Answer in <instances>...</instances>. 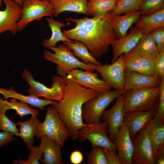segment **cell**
I'll return each instance as SVG.
<instances>
[{
    "instance_id": "obj_1",
    "label": "cell",
    "mask_w": 164,
    "mask_h": 164,
    "mask_svg": "<svg viewBox=\"0 0 164 164\" xmlns=\"http://www.w3.org/2000/svg\"><path fill=\"white\" fill-rule=\"evenodd\" d=\"M111 11L90 18H67L66 21L76 23L71 29L62 31L68 38L84 44L95 58L100 57L108 51L111 43L116 39L112 28Z\"/></svg>"
},
{
    "instance_id": "obj_2",
    "label": "cell",
    "mask_w": 164,
    "mask_h": 164,
    "mask_svg": "<svg viewBox=\"0 0 164 164\" xmlns=\"http://www.w3.org/2000/svg\"><path fill=\"white\" fill-rule=\"evenodd\" d=\"M66 85L62 100L52 104L65 123L73 140L78 139V131L87 124L83 122L82 108L84 103L97 96L95 91L81 86L67 78L63 77Z\"/></svg>"
},
{
    "instance_id": "obj_3",
    "label": "cell",
    "mask_w": 164,
    "mask_h": 164,
    "mask_svg": "<svg viewBox=\"0 0 164 164\" xmlns=\"http://www.w3.org/2000/svg\"><path fill=\"white\" fill-rule=\"evenodd\" d=\"M49 49L53 51L52 53L48 50L44 52L43 57L46 60L57 64V73L63 77L72 70L80 68L89 72L95 70L96 65L90 63L86 64L79 60L73 52L67 46L59 44Z\"/></svg>"
},
{
    "instance_id": "obj_4",
    "label": "cell",
    "mask_w": 164,
    "mask_h": 164,
    "mask_svg": "<svg viewBox=\"0 0 164 164\" xmlns=\"http://www.w3.org/2000/svg\"><path fill=\"white\" fill-rule=\"evenodd\" d=\"M159 93V87L124 92L125 113L145 111L157 108Z\"/></svg>"
},
{
    "instance_id": "obj_5",
    "label": "cell",
    "mask_w": 164,
    "mask_h": 164,
    "mask_svg": "<svg viewBox=\"0 0 164 164\" xmlns=\"http://www.w3.org/2000/svg\"><path fill=\"white\" fill-rule=\"evenodd\" d=\"M45 136L63 147L70 134L55 108L52 106L46 111L44 120L40 122L36 136L37 138Z\"/></svg>"
},
{
    "instance_id": "obj_6",
    "label": "cell",
    "mask_w": 164,
    "mask_h": 164,
    "mask_svg": "<svg viewBox=\"0 0 164 164\" xmlns=\"http://www.w3.org/2000/svg\"><path fill=\"white\" fill-rule=\"evenodd\" d=\"M22 76L30 86L27 90L30 95L37 98L43 97L46 100L57 101L62 99L66 85L63 77L59 75L54 76L52 86L49 87L35 80L31 73L27 69L24 70Z\"/></svg>"
},
{
    "instance_id": "obj_7",
    "label": "cell",
    "mask_w": 164,
    "mask_h": 164,
    "mask_svg": "<svg viewBox=\"0 0 164 164\" xmlns=\"http://www.w3.org/2000/svg\"><path fill=\"white\" fill-rule=\"evenodd\" d=\"M124 92L109 90L99 94L85 102L82 108V117L86 124L91 125L101 121V116L106 108Z\"/></svg>"
},
{
    "instance_id": "obj_8",
    "label": "cell",
    "mask_w": 164,
    "mask_h": 164,
    "mask_svg": "<svg viewBox=\"0 0 164 164\" xmlns=\"http://www.w3.org/2000/svg\"><path fill=\"white\" fill-rule=\"evenodd\" d=\"M22 15L17 22L18 31L24 29L30 22L40 21L45 16L53 17L54 10L50 2L42 0H22Z\"/></svg>"
},
{
    "instance_id": "obj_9",
    "label": "cell",
    "mask_w": 164,
    "mask_h": 164,
    "mask_svg": "<svg viewBox=\"0 0 164 164\" xmlns=\"http://www.w3.org/2000/svg\"><path fill=\"white\" fill-rule=\"evenodd\" d=\"M108 126L105 121L87 125L78 131V139L81 143L86 140H88L92 146H98L117 150L108 135Z\"/></svg>"
},
{
    "instance_id": "obj_10",
    "label": "cell",
    "mask_w": 164,
    "mask_h": 164,
    "mask_svg": "<svg viewBox=\"0 0 164 164\" xmlns=\"http://www.w3.org/2000/svg\"><path fill=\"white\" fill-rule=\"evenodd\" d=\"M122 55L111 64L96 65L95 70L111 88L124 92L125 70Z\"/></svg>"
},
{
    "instance_id": "obj_11",
    "label": "cell",
    "mask_w": 164,
    "mask_h": 164,
    "mask_svg": "<svg viewBox=\"0 0 164 164\" xmlns=\"http://www.w3.org/2000/svg\"><path fill=\"white\" fill-rule=\"evenodd\" d=\"M132 141L134 146L132 164H155L152 145L147 129L139 131Z\"/></svg>"
},
{
    "instance_id": "obj_12",
    "label": "cell",
    "mask_w": 164,
    "mask_h": 164,
    "mask_svg": "<svg viewBox=\"0 0 164 164\" xmlns=\"http://www.w3.org/2000/svg\"><path fill=\"white\" fill-rule=\"evenodd\" d=\"M67 77L79 85L92 89L99 94L110 90L111 87L98 74L87 71L75 69L67 74Z\"/></svg>"
},
{
    "instance_id": "obj_13",
    "label": "cell",
    "mask_w": 164,
    "mask_h": 164,
    "mask_svg": "<svg viewBox=\"0 0 164 164\" xmlns=\"http://www.w3.org/2000/svg\"><path fill=\"white\" fill-rule=\"evenodd\" d=\"M124 100L123 94L117 98L114 105L109 109L104 111L101 117V119L106 121L108 125V136L113 142L123 122L125 113L123 107Z\"/></svg>"
},
{
    "instance_id": "obj_14",
    "label": "cell",
    "mask_w": 164,
    "mask_h": 164,
    "mask_svg": "<svg viewBox=\"0 0 164 164\" xmlns=\"http://www.w3.org/2000/svg\"><path fill=\"white\" fill-rule=\"evenodd\" d=\"M5 5L3 11L0 10V34L9 31L16 34L17 22L22 15V7L13 0H3Z\"/></svg>"
},
{
    "instance_id": "obj_15",
    "label": "cell",
    "mask_w": 164,
    "mask_h": 164,
    "mask_svg": "<svg viewBox=\"0 0 164 164\" xmlns=\"http://www.w3.org/2000/svg\"><path fill=\"white\" fill-rule=\"evenodd\" d=\"M125 71H132L149 76L155 75L154 59L132 51L123 54Z\"/></svg>"
},
{
    "instance_id": "obj_16",
    "label": "cell",
    "mask_w": 164,
    "mask_h": 164,
    "mask_svg": "<svg viewBox=\"0 0 164 164\" xmlns=\"http://www.w3.org/2000/svg\"><path fill=\"white\" fill-rule=\"evenodd\" d=\"M113 143L117 148L121 164H132L134 146L129 131L123 122L116 133Z\"/></svg>"
},
{
    "instance_id": "obj_17",
    "label": "cell",
    "mask_w": 164,
    "mask_h": 164,
    "mask_svg": "<svg viewBox=\"0 0 164 164\" xmlns=\"http://www.w3.org/2000/svg\"><path fill=\"white\" fill-rule=\"evenodd\" d=\"M143 33L140 29L135 26H132L128 34L113 41L111 44L112 48L113 55L111 63L115 62L121 55L132 50Z\"/></svg>"
},
{
    "instance_id": "obj_18",
    "label": "cell",
    "mask_w": 164,
    "mask_h": 164,
    "mask_svg": "<svg viewBox=\"0 0 164 164\" xmlns=\"http://www.w3.org/2000/svg\"><path fill=\"white\" fill-rule=\"evenodd\" d=\"M157 109L125 113L123 122L128 128L132 139L139 131L147 128Z\"/></svg>"
},
{
    "instance_id": "obj_19",
    "label": "cell",
    "mask_w": 164,
    "mask_h": 164,
    "mask_svg": "<svg viewBox=\"0 0 164 164\" xmlns=\"http://www.w3.org/2000/svg\"><path fill=\"white\" fill-rule=\"evenodd\" d=\"M161 81L155 75L149 76L135 71H125L124 92L159 87Z\"/></svg>"
},
{
    "instance_id": "obj_20",
    "label": "cell",
    "mask_w": 164,
    "mask_h": 164,
    "mask_svg": "<svg viewBox=\"0 0 164 164\" xmlns=\"http://www.w3.org/2000/svg\"><path fill=\"white\" fill-rule=\"evenodd\" d=\"M43 157L40 159L43 164H64L62 157L61 146L54 140L45 136L40 138Z\"/></svg>"
},
{
    "instance_id": "obj_21",
    "label": "cell",
    "mask_w": 164,
    "mask_h": 164,
    "mask_svg": "<svg viewBox=\"0 0 164 164\" xmlns=\"http://www.w3.org/2000/svg\"><path fill=\"white\" fill-rule=\"evenodd\" d=\"M141 16L139 11L126 13L121 16H113L111 24L116 39L127 35L128 29Z\"/></svg>"
},
{
    "instance_id": "obj_22",
    "label": "cell",
    "mask_w": 164,
    "mask_h": 164,
    "mask_svg": "<svg viewBox=\"0 0 164 164\" xmlns=\"http://www.w3.org/2000/svg\"><path fill=\"white\" fill-rule=\"evenodd\" d=\"M40 122L36 116L32 115L27 120L16 123L19 126V137L23 140L28 150L34 146V137L38 132Z\"/></svg>"
},
{
    "instance_id": "obj_23",
    "label": "cell",
    "mask_w": 164,
    "mask_h": 164,
    "mask_svg": "<svg viewBox=\"0 0 164 164\" xmlns=\"http://www.w3.org/2000/svg\"><path fill=\"white\" fill-rule=\"evenodd\" d=\"M50 2L54 10V17L66 11L87 15V0H50Z\"/></svg>"
},
{
    "instance_id": "obj_24",
    "label": "cell",
    "mask_w": 164,
    "mask_h": 164,
    "mask_svg": "<svg viewBox=\"0 0 164 164\" xmlns=\"http://www.w3.org/2000/svg\"><path fill=\"white\" fill-rule=\"evenodd\" d=\"M0 93L2 94L5 100L8 98H14L26 102L31 106L44 110V106L54 103L56 101L42 99L30 95H25L17 92L13 87L8 90L0 87Z\"/></svg>"
},
{
    "instance_id": "obj_25",
    "label": "cell",
    "mask_w": 164,
    "mask_h": 164,
    "mask_svg": "<svg viewBox=\"0 0 164 164\" xmlns=\"http://www.w3.org/2000/svg\"><path fill=\"white\" fill-rule=\"evenodd\" d=\"M143 33L150 32L156 28L164 26V9L152 14L141 15L135 23Z\"/></svg>"
},
{
    "instance_id": "obj_26",
    "label": "cell",
    "mask_w": 164,
    "mask_h": 164,
    "mask_svg": "<svg viewBox=\"0 0 164 164\" xmlns=\"http://www.w3.org/2000/svg\"><path fill=\"white\" fill-rule=\"evenodd\" d=\"M46 20L51 29L52 34L50 38L44 39L43 45L44 47L49 48L56 46L57 43L60 41L74 42L66 36L62 31L61 28L66 26L64 22L56 20L53 17H48Z\"/></svg>"
},
{
    "instance_id": "obj_27",
    "label": "cell",
    "mask_w": 164,
    "mask_h": 164,
    "mask_svg": "<svg viewBox=\"0 0 164 164\" xmlns=\"http://www.w3.org/2000/svg\"><path fill=\"white\" fill-rule=\"evenodd\" d=\"M13 109L16 111L15 114L19 115L22 118L23 116L28 114L38 115V110L31 108L27 103L22 101H18L16 99L12 98L10 101L4 100L0 98V112L5 114L9 110Z\"/></svg>"
},
{
    "instance_id": "obj_28",
    "label": "cell",
    "mask_w": 164,
    "mask_h": 164,
    "mask_svg": "<svg viewBox=\"0 0 164 164\" xmlns=\"http://www.w3.org/2000/svg\"><path fill=\"white\" fill-rule=\"evenodd\" d=\"M150 138L155 158L164 149V122H156L152 119L146 128Z\"/></svg>"
},
{
    "instance_id": "obj_29",
    "label": "cell",
    "mask_w": 164,
    "mask_h": 164,
    "mask_svg": "<svg viewBox=\"0 0 164 164\" xmlns=\"http://www.w3.org/2000/svg\"><path fill=\"white\" fill-rule=\"evenodd\" d=\"M134 53L154 59L159 53L150 33H144L135 48Z\"/></svg>"
},
{
    "instance_id": "obj_30",
    "label": "cell",
    "mask_w": 164,
    "mask_h": 164,
    "mask_svg": "<svg viewBox=\"0 0 164 164\" xmlns=\"http://www.w3.org/2000/svg\"><path fill=\"white\" fill-rule=\"evenodd\" d=\"M118 0H87V15L97 17L104 15L114 8Z\"/></svg>"
},
{
    "instance_id": "obj_31",
    "label": "cell",
    "mask_w": 164,
    "mask_h": 164,
    "mask_svg": "<svg viewBox=\"0 0 164 164\" xmlns=\"http://www.w3.org/2000/svg\"><path fill=\"white\" fill-rule=\"evenodd\" d=\"M63 44L73 51L75 56L86 64L93 63L96 65L101 64L91 54L86 46L83 43L78 40L73 42H63Z\"/></svg>"
},
{
    "instance_id": "obj_32",
    "label": "cell",
    "mask_w": 164,
    "mask_h": 164,
    "mask_svg": "<svg viewBox=\"0 0 164 164\" xmlns=\"http://www.w3.org/2000/svg\"><path fill=\"white\" fill-rule=\"evenodd\" d=\"M143 0H118L111 11L113 16L139 11Z\"/></svg>"
},
{
    "instance_id": "obj_33",
    "label": "cell",
    "mask_w": 164,
    "mask_h": 164,
    "mask_svg": "<svg viewBox=\"0 0 164 164\" xmlns=\"http://www.w3.org/2000/svg\"><path fill=\"white\" fill-rule=\"evenodd\" d=\"M164 9V0H143L139 10L141 15L153 13Z\"/></svg>"
},
{
    "instance_id": "obj_34",
    "label": "cell",
    "mask_w": 164,
    "mask_h": 164,
    "mask_svg": "<svg viewBox=\"0 0 164 164\" xmlns=\"http://www.w3.org/2000/svg\"><path fill=\"white\" fill-rule=\"evenodd\" d=\"M91 150L87 155L88 164H108L104 152L103 148L98 146H92Z\"/></svg>"
},
{
    "instance_id": "obj_35",
    "label": "cell",
    "mask_w": 164,
    "mask_h": 164,
    "mask_svg": "<svg viewBox=\"0 0 164 164\" xmlns=\"http://www.w3.org/2000/svg\"><path fill=\"white\" fill-rule=\"evenodd\" d=\"M30 153L27 160H19L13 161L12 163L19 164H39V161L43 157V154L40 145L38 146H33L30 150Z\"/></svg>"
},
{
    "instance_id": "obj_36",
    "label": "cell",
    "mask_w": 164,
    "mask_h": 164,
    "mask_svg": "<svg viewBox=\"0 0 164 164\" xmlns=\"http://www.w3.org/2000/svg\"><path fill=\"white\" fill-rule=\"evenodd\" d=\"M159 99L157 109L152 120L155 122H164V79L159 86Z\"/></svg>"
},
{
    "instance_id": "obj_37",
    "label": "cell",
    "mask_w": 164,
    "mask_h": 164,
    "mask_svg": "<svg viewBox=\"0 0 164 164\" xmlns=\"http://www.w3.org/2000/svg\"><path fill=\"white\" fill-rule=\"evenodd\" d=\"M17 125L10 120L5 114L0 112V130L11 132L14 135L19 136V130L17 128Z\"/></svg>"
},
{
    "instance_id": "obj_38",
    "label": "cell",
    "mask_w": 164,
    "mask_h": 164,
    "mask_svg": "<svg viewBox=\"0 0 164 164\" xmlns=\"http://www.w3.org/2000/svg\"><path fill=\"white\" fill-rule=\"evenodd\" d=\"M150 33L160 53L164 50V26L155 29Z\"/></svg>"
},
{
    "instance_id": "obj_39",
    "label": "cell",
    "mask_w": 164,
    "mask_h": 164,
    "mask_svg": "<svg viewBox=\"0 0 164 164\" xmlns=\"http://www.w3.org/2000/svg\"><path fill=\"white\" fill-rule=\"evenodd\" d=\"M154 75L161 80L164 79V50L155 58Z\"/></svg>"
},
{
    "instance_id": "obj_40",
    "label": "cell",
    "mask_w": 164,
    "mask_h": 164,
    "mask_svg": "<svg viewBox=\"0 0 164 164\" xmlns=\"http://www.w3.org/2000/svg\"><path fill=\"white\" fill-rule=\"evenodd\" d=\"M108 164H121L117 149L103 148Z\"/></svg>"
},
{
    "instance_id": "obj_41",
    "label": "cell",
    "mask_w": 164,
    "mask_h": 164,
    "mask_svg": "<svg viewBox=\"0 0 164 164\" xmlns=\"http://www.w3.org/2000/svg\"><path fill=\"white\" fill-rule=\"evenodd\" d=\"M14 135L11 132L0 131V148L14 141L15 139Z\"/></svg>"
},
{
    "instance_id": "obj_42",
    "label": "cell",
    "mask_w": 164,
    "mask_h": 164,
    "mask_svg": "<svg viewBox=\"0 0 164 164\" xmlns=\"http://www.w3.org/2000/svg\"><path fill=\"white\" fill-rule=\"evenodd\" d=\"M83 159V155L82 152L78 150H75L71 154L70 160L73 164H80Z\"/></svg>"
},
{
    "instance_id": "obj_43",
    "label": "cell",
    "mask_w": 164,
    "mask_h": 164,
    "mask_svg": "<svg viewBox=\"0 0 164 164\" xmlns=\"http://www.w3.org/2000/svg\"><path fill=\"white\" fill-rule=\"evenodd\" d=\"M155 164H164V149L159 152L155 158Z\"/></svg>"
},
{
    "instance_id": "obj_44",
    "label": "cell",
    "mask_w": 164,
    "mask_h": 164,
    "mask_svg": "<svg viewBox=\"0 0 164 164\" xmlns=\"http://www.w3.org/2000/svg\"><path fill=\"white\" fill-rule=\"evenodd\" d=\"M17 3L22 7V0H13ZM3 0H0V7H1L2 4V2Z\"/></svg>"
},
{
    "instance_id": "obj_45",
    "label": "cell",
    "mask_w": 164,
    "mask_h": 164,
    "mask_svg": "<svg viewBox=\"0 0 164 164\" xmlns=\"http://www.w3.org/2000/svg\"><path fill=\"white\" fill-rule=\"evenodd\" d=\"M43 0V1H48V2H50V0Z\"/></svg>"
},
{
    "instance_id": "obj_46",
    "label": "cell",
    "mask_w": 164,
    "mask_h": 164,
    "mask_svg": "<svg viewBox=\"0 0 164 164\" xmlns=\"http://www.w3.org/2000/svg\"></svg>"
}]
</instances>
